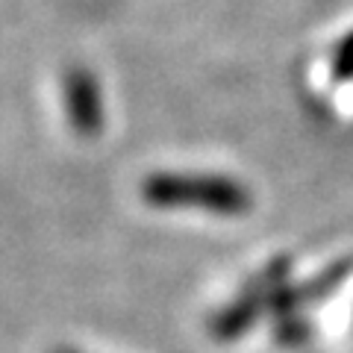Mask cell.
<instances>
[{
	"label": "cell",
	"mask_w": 353,
	"mask_h": 353,
	"mask_svg": "<svg viewBox=\"0 0 353 353\" xmlns=\"http://www.w3.org/2000/svg\"><path fill=\"white\" fill-rule=\"evenodd\" d=\"M153 197L159 201H180V197H206L212 206H224V209H233L239 206V192L230 189V185H221V183H197V180H159L157 185L150 189Z\"/></svg>",
	"instance_id": "1"
}]
</instances>
